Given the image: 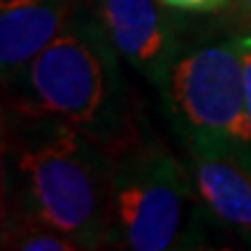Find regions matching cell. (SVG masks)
<instances>
[{
    "label": "cell",
    "instance_id": "11",
    "mask_svg": "<svg viewBox=\"0 0 251 251\" xmlns=\"http://www.w3.org/2000/svg\"><path fill=\"white\" fill-rule=\"evenodd\" d=\"M228 9H233V14L242 21L247 28H251V0H230Z\"/></svg>",
    "mask_w": 251,
    "mask_h": 251
},
{
    "label": "cell",
    "instance_id": "1",
    "mask_svg": "<svg viewBox=\"0 0 251 251\" xmlns=\"http://www.w3.org/2000/svg\"><path fill=\"white\" fill-rule=\"evenodd\" d=\"M114 153L61 119L9 105L2 119L5 214L54 226L79 249L105 242Z\"/></svg>",
    "mask_w": 251,
    "mask_h": 251
},
{
    "label": "cell",
    "instance_id": "8",
    "mask_svg": "<svg viewBox=\"0 0 251 251\" xmlns=\"http://www.w3.org/2000/svg\"><path fill=\"white\" fill-rule=\"evenodd\" d=\"M2 249L24 251H79V244L54 226L30 216H2Z\"/></svg>",
    "mask_w": 251,
    "mask_h": 251
},
{
    "label": "cell",
    "instance_id": "10",
    "mask_svg": "<svg viewBox=\"0 0 251 251\" xmlns=\"http://www.w3.org/2000/svg\"><path fill=\"white\" fill-rule=\"evenodd\" d=\"M237 45H240V58H242L247 114H249V121H251V28H244V30L237 33Z\"/></svg>",
    "mask_w": 251,
    "mask_h": 251
},
{
    "label": "cell",
    "instance_id": "6",
    "mask_svg": "<svg viewBox=\"0 0 251 251\" xmlns=\"http://www.w3.org/2000/svg\"><path fill=\"white\" fill-rule=\"evenodd\" d=\"M188 170L205 212L251 242V165L219 149L188 151Z\"/></svg>",
    "mask_w": 251,
    "mask_h": 251
},
{
    "label": "cell",
    "instance_id": "5",
    "mask_svg": "<svg viewBox=\"0 0 251 251\" xmlns=\"http://www.w3.org/2000/svg\"><path fill=\"white\" fill-rule=\"evenodd\" d=\"M114 49L151 86H161L181 42L179 24L158 0H89Z\"/></svg>",
    "mask_w": 251,
    "mask_h": 251
},
{
    "label": "cell",
    "instance_id": "2",
    "mask_svg": "<svg viewBox=\"0 0 251 251\" xmlns=\"http://www.w3.org/2000/svg\"><path fill=\"white\" fill-rule=\"evenodd\" d=\"M121 61L89 0H75L54 42L9 81V105L61 119L117 156L142 140Z\"/></svg>",
    "mask_w": 251,
    "mask_h": 251
},
{
    "label": "cell",
    "instance_id": "3",
    "mask_svg": "<svg viewBox=\"0 0 251 251\" xmlns=\"http://www.w3.org/2000/svg\"><path fill=\"white\" fill-rule=\"evenodd\" d=\"M202 212L191 170L163 144L137 140L114 156L102 247L128 251L196 249L205 240Z\"/></svg>",
    "mask_w": 251,
    "mask_h": 251
},
{
    "label": "cell",
    "instance_id": "4",
    "mask_svg": "<svg viewBox=\"0 0 251 251\" xmlns=\"http://www.w3.org/2000/svg\"><path fill=\"white\" fill-rule=\"evenodd\" d=\"M158 93L186 151L219 149L251 165V121L237 33L196 42L181 40Z\"/></svg>",
    "mask_w": 251,
    "mask_h": 251
},
{
    "label": "cell",
    "instance_id": "7",
    "mask_svg": "<svg viewBox=\"0 0 251 251\" xmlns=\"http://www.w3.org/2000/svg\"><path fill=\"white\" fill-rule=\"evenodd\" d=\"M75 0H0V72L2 81L17 75L47 45H51L70 17Z\"/></svg>",
    "mask_w": 251,
    "mask_h": 251
},
{
    "label": "cell",
    "instance_id": "9",
    "mask_svg": "<svg viewBox=\"0 0 251 251\" xmlns=\"http://www.w3.org/2000/svg\"><path fill=\"white\" fill-rule=\"evenodd\" d=\"M163 7L175 12H191V14H214L228 9L230 0H158Z\"/></svg>",
    "mask_w": 251,
    "mask_h": 251
}]
</instances>
